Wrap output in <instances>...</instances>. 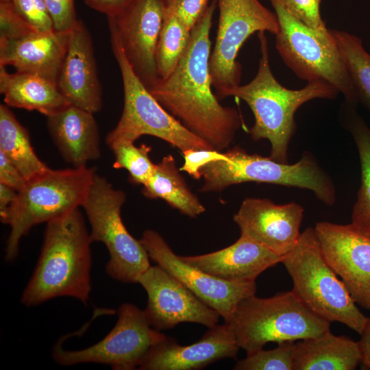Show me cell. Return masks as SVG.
Returning a JSON list of instances; mask_svg holds the SVG:
<instances>
[{"label": "cell", "mask_w": 370, "mask_h": 370, "mask_svg": "<svg viewBox=\"0 0 370 370\" xmlns=\"http://www.w3.org/2000/svg\"><path fill=\"white\" fill-rule=\"evenodd\" d=\"M165 12V0H134L116 14L107 16L110 39L119 45L148 90L159 79L156 52Z\"/></svg>", "instance_id": "obj_13"}, {"label": "cell", "mask_w": 370, "mask_h": 370, "mask_svg": "<svg viewBox=\"0 0 370 370\" xmlns=\"http://www.w3.org/2000/svg\"><path fill=\"white\" fill-rule=\"evenodd\" d=\"M69 32H32L14 40H0V66L37 75L55 83L66 52Z\"/></svg>", "instance_id": "obj_21"}, {"label": "cell", "mask_w": 370, "mask_h": 370, "mask_svg": "<svg viewBox=\"0 0 370 370\" xmlns=\"http://www.w3.org/2000/svg\"><path fill=\"white\" fill-rule=\"evenodd\" d=\"M331 30L345 63L358 102L370 111V54L357 36L342 30Z\"/></svg>", "instance_id": "obj_28"}, {"label": "cell", "mask_w": 370, "mask_h": 370, "mask_svg": "<svg viewBox=\"0 0 370 370\" xmlns=\"http://www.w3.org/2000/svg\"><path fill=\"white\" fill-rule=\"evenodd\" d=\"M224 153L228 161L212 162L200 169L204 183L199 191L221 192L232 185L255 182L307 189L329 206L336 201V188L332 178L311 153L304 152L294 164L279 162L270 156L250 154L239 146Z\"/></svg>", "instance_id": "obj_7"}, {"label": "cell", "mask_w": 370, "mask_h": 370, "mask_svg": "<svg viewBox=\"0 0 370 370\" xmlns=\"http://www.w3.org/2000/svg\"><path fill=\"white\" fill-rule=\"evenodd\" d=\"M279 24L275 48L284 64L307 82H325L341 93L345 103L358 102L345 63L331 29L315 30L292 16L278 0H269Z\"/></svg>", "instance_id": "obj_8"}, {"label": "cell", "mask_w": 370, "mask_h": 370, "mask_svg": "<svg viewBox=\"0 0 370 370\" xmlns=\"http://www.w3.org/2000/svg\"><path fill=\"white\" fill-rule=\"evenodd\" d=\"M94 114L70 105L47 116L49 134L63 159L81 167L101 156L100 136Z\"/></svg>", "instance_id": "obj_22"}, {"label": "cell", "mask_w": 370, "mask_h": 370, "mask_svg": "<svg viewBox=\"0 0 370 370\" xmlns=\"http://www.w3.org/2000/svg\"><path fill=\"white\" fill-rule=\"evenodd\" d=\"M110 40L122 77L123 108L116 127L106 135V143H134L149 135L163 140L182 153L189 149H214L162 106L135 75L119 45Z\"/></svg>", "instance_id": "obj_10"}, {"label": "cell", "mask_w": 370, "mask_h": 370, "mask_svg": "<svg viewBox=\"0 0 370 370\" xmlns=\"http://www.w3.org/2000/svg\"><path fill=\"white\" fill-rule=\"evenodd\" d=\"M18 191L11 186L0 183V219L2 221L14 202Z\"/></svg>", "instance_id": "obj_40"}, {"label": "cell", "mask_w": 370, "mask_h": 370, "mask_svg": "<svg viewBox=\"0 0 370 370\" xmlns=\"http://www.w3.org/2000/svg\"><path fill=\"white\" fill-rule=\"evenodd\" d=\"M358 341L361 353V364L366 369H370V318L367 317L365 328L360 334Z\"/></svg>", "instance_id": "obj_41"}, {"label": "cell", "mask_w": 370, "mask_h": 370, "mask_svg": "<svg viewBox=\"0 0 370 370\" xmlns=\"http://www.w3.org/2000/svg\"><path fill=\"white\" fill-rule=\"evenodd\" d=\"M210 0H165L166 9L177 15L192 29L209 5Z\"/></svg>", "instance_id": "obj_37"}, {"label": "cell", "mask_w": 370, "mask_h": 370, "mask_svg": "<svg viewBox=\"0 0 370 370\" xmlns=\"http://www.w3.org/2000/svg\"><path fill=\"white\" fill-rule=\"evenodd\" d=\"M137 283L147 294L144 312L156 330H169L182 323H198L208 328L218 324L220 314L159 265L151 266Z\"/></svg>", "instance_id": "obj_15"}, {"label": "cell", "mask_w": 370, "mask_h": 370, "mask_svg": "<svg viewBox=\"0 0 370 370\" xmlns=\"http://www.w3.org/2000/svg\"><path fill=\"white\" fill-rule=\"evenodd\" d=\"M112 151L114 161L113 167L124 169L129 173V180L134 184H145L151 177L155 164L150 159V146L142 144L136 147L134 143L118 141L108 145Z\"/></svg>", "instance_id": "obj_30"}, {"label": "cell", "mask_w": 370, "mask_h": 370, "mask_svg": "<svg viewBox=\"0 0 370 370\" xmlns=\"http://www.w3.org/2000/svg\"><path fill=\"white\" fill-rule=\"evenodd\" d=\"M92 243L79 208L47 222L40 256L21 303L31 307L71 297L86 304L92 289Z\"/></svg>", "instance_id": "obj_2"}, {"label": "cell", "mask_w": 370, "mask_h": 370, "mask_svg": "<svg viewBox=\"0 0 370 370\" xmlns=\"http://www.w3.org/2000/svg\"><path fill=\"white\" fill-rule=\"evenodd\" d=\"M281 263L293 280L292 291L307 308L330 323L339 322L362 333L367 317L325 260L314 227L301 233Z\"/></svg>", "instance_id": "obj_5"}, {"label": "cell", "mask_w": 370, "mask_h": 370, "mask_svg": "<svg viewBox=\"0 0 370 370\" xmlns=\"http://www.w3.org/2000/svg\"><path fill=\"white\" fill-rule=\"evenodd\" d=\"M304 208L295 203L276 204L269 199L246 198L233 220L241 234L284 256L300 236Z\"/></svg>", "instance_id": "obj_17"}, {"label": "cell", "mask_w": 370, "mask_h": 370, "mask_svg": "<svg viewBox=\"0 0 370 370\" xmlns=\"http://www.w3.org/2000/svg\"><path fill=\"white\" fill-rule=\"evenodd\" d=\"M356 108L345 103V125L356 145L360 165V185L351 223L370 237V129Z\"/></svg>", "instance_id": "obj_26"}, {"label": "cell", "mask_w": 370, "mask_h": 370, "mask_svg": "<svg viewBox=\"0 0 370 370\" xmlns=\"http://www.w3.org/2000/svg\"><path fill=\"white\" fill-rule=\"evenodd\" d=\"M217 1L212 0L193 27L187 49L173 72L149 89L151 94L192 133L223 151L243 125L239 112L224 106L212 91L210 38Z\"/></svg>", "instance_id": "obj_1"}, {"label": "cell", "mask_w": 370, "mask_h": 370, "mask_svg": "<svg viewBox=\"0 0 370 370\" xmlns=\"http://www.w3.org/2000/svg\"><path fill=\"white\" fill-rule=\"evenodd\" d=\"M96 170L87 166L51 169L26 180L5 218L10 226L5 258L14 260L21 238L35 225L47 223L82 206Z\"/></svg>", "instance_id": "obj_4"}, {"label": "cell", "mask_w": 370, "mask_h": 370, "mask_svg": "<svg viewBox=\"0 0 370 370\" xmlns=\"http://www.w3.org/2000/svg\"><path fill=\"white\" fill-rule=\"evenodd\" d=\"M57 32H69L78 23L75 0H43Z\"/></svg>", "instance_id": "obj_35"}, {"label": "cell", "mask_w": 370, "mask_h": 370, "mask_svg": "<svg viewBox=\"0 0 370 370\" xmlns=\"http://www.w3.org/2000/svg\"><path fill=\"white\" fill-rule=\"evenodd\" d=\"M26 180L16 166L0 151V183L12 187L17 191Z\"/></svg>", "instance_id": "obj_38"}, {"label": "cell", "mask_w": 370, "mask_h": 370, "mask_svg": "<svg viewBox=\"0 0 370 370\" xmlns=\"http://www.w3.org/2000/svg\"><path fill=\"white\" fill-rule=\"evenodd\" d=\"M224 323L247 354L269 342H295L330 330V322L307 308L292 291L267 298L248 297Z\"/></svg>", "instance_id": "obj_6"}, {"label": "cell", "mask_w": 370, "mask_h": 370, "mask_svg": "<svg viewBox=\"0 0 370 370\" xmlns=\"http://www.w3.org/2000/svg\"><path fill=\"white\" fill-rule=\"evenodd\" d=\"M125 200L124 191L96 173L82 207L90 225L92 241L103 243L109 252L108 275L121 282L137 283L139 276L151 267L150 258L122 221L121 212Z\"/></svg>", "instance_id": "obj_9"}, {"label": "cell", "mask_w": 370, "mask_h": 370, "mask_svg": "<svg viewBox=\"0 0 370 370\" xmlns=\"http://www.w3.org/2000/svg\"><path fill=\"white\" fill-rule=\"evenodd\" d=\"M118 319L110 332L96 344L79 350H65L56 345L54 360L63 366L100 363L116 370H132L139 367L153 345L166 336L149 324L144 310L130 303L118 309Z\"/></svg>", "instance_id": "obj_12"}, {"label": "cell", "mask_w": 370, "mask_h": 370, "mask_svg": "<svg viewBox=\"0 0 370 370\" xmlns=\"http://www.w3.org/2000/svg\"><path fill=\"white\" fill-rule=\"evenodd\" d=\"M34 31L20 16L12 2L0 1V40H14Z\"/></svg>", "instance_id": "obj_34"}, {"label": "cell", "mask_w": 370, "mask_h": 370, "mask_svg": "<svg viewBox=\"0 0 370 370\" xmlns=\"http://www.w3.org/2000/svg\"><path fill=\"white\" fill-rule=\"evenodd\" d=\"M284 9L297 21L315 30L327 27L320 14L322 0H278Z\"/></svg>", "instance_id": "obj_33"}, {"label": "cell", "mask_w": 370, "mask_h": 370, "mask_svg": "<svg viewBox=\"0 0 370 370\" xmlns=\"http://www.w3.org/2000/svg\"><path fill=\"white\" fill-rule=\"evenodd\" d=\"M260 58L255 77L247 84L227 91L224 97H234L245 102L251 109L254 123L249 130L254 141L267 139L271 144L270 157L288 163V151L296 131L295 114L304 103L314 99H335L338 90L323 81L307 82L302 88L292 90L283 86L272 73L267 38L258 33Z\"/></svg>", "instance_id": "obj_3"}, {"label": "cell", "mask_w": 370, "mask_h": 370, "mask_svg": "<svg viewBox=\"0 0 370 370\" xmlns=\"http://www.w3.org/2000/svg\"><path fill=\"white\" fill-rule=\"evenodd\" d=\"M361 360L358 341L330 330L295 343L293 370H354Z\"/></svg>", "instance_id": "obj_23"}, {"label": "cell", "mask_w": 370, "mask_h": 370, "mask_svg": "<svg viewBox=\"0 0 370 370\" xmlns=\"http://www.w3.org/2000/svg\"><path fill=\"white\" fill-rule=\"evenodd\" d=\"M180 258L211 275L231 282L256 281L263 271L282 260V256L243 234L224 249Z\"/></svg>", "instance_id": "obj_20"}, {"label": "cell", "mask_w": 370, "mask_h": 370, "mask_svg": "<svg viewBox=\"0 0 370 370\" xmlns=\"http://www.w3.org/2000/svg\"><path fill=\"white\" fill-rule=\"evenodd\" d=\"M56 84L71 105L92 114L101 110L102 89L92 40L80 20L69 33L67 49Z\"/></svg>", "instance_id": "obj_18"}, {"label": "cell", "mask_w": 370, "mask_h": 370, "mask_svg": "<svg viewBox=\"0 0 370 370\" xmlns=\"http://www.w3.org/2000/svg\"><path fill=\"white\" fill-rule=\"evenodd\" d=\"M11 0H0V1H10Z\"/></svg>", "instance_id": "obj_42"}, {"label": "cell", "mask_w": 370, "mask_h": 370, "mask_svg": "<svg viewBox=\"0 0 370 370\" xmlns=\"http://www.w3.org/2000/svg\"><path fill=\"white\" fill-rule=\"evenodd\" d=\"M140 241L150 259L216 310L224 322L230 319L243 299L256 294V281L231 282L206 273L175 254L156 231L145 230Z\"/></svg>", "instance_id": "obj_14"}, {"label": "cell", "mask_w": 370, "mask_h": 370, "mask_svg": "<svg viewBox=\"0 0 370 370\" xmlns=\"http://www.w3.org/2000/svg\"><path fill=\"white\" fill-rule=\"evenodd\" d=\"M179 171L172 155L163 157L155 164L151 177L143 186L142 194L149 199H162L182 214L196 218L206 208L190 190Z\"/></svg>", "instance_id": "obj_25"}, {"label": "cell", "mask_w": 370, "mask_h": 370, "mask_svg": "<svg viewBox=\"0 0 370 370\" xmlns=\"http://www.w3.org/2000/svg\"><path fill=\"white\" fill-rule=\"evenodd\" d=\"M219 23L210 58V73L217 97L241 85L242 66L237 60L245 41L256 32L276 35L277 16L259 0H216Z\"/></svg>", "instance_id": "obj_11"}, {"label": "cell", "mask_w": 370, "mask_h": 370, "mask_svg": "<svg viewBox=\"0 0 370 370\" xmlns=\"http://www.w3.org/2000/svg\"><path fill=\"white\" fill-rule=\"evenodd\" d=\"M191 30L166 9L156 52L159 78H166L175 69L189 44Z\"/></svg>", "instance_id": "obj_29"}, {"label": "cell", "mask_w": 370, "mask_h": 370, "mask_svg": "<svg viewBox=\"0 0 370 370\" xmlns=\"http://www.w3.org/2000/svg\"><path fill=\"white\" fill-rule=\"evenodd\" d=\"M295 343L285 341L269 350L261 349L238 361L235 370H293Z\"/></svg>", "instance_id": "obj_31"}, {"label": "cell", "mask_w": 370, "mask_h": 370, "mask_svg": "<svg viewBox=\"0 0 370 370\" xmlns=\"http://www.w3.org/2000/svg\"><path fill=\"white\" fill-rule=\"evenodd\" d=\"M20 16L39 32L54 31L53 21L43 0H11Z\"/></svg>", "instance_id": "obj_32"}, {"label": "cell", "mask_w": 370, "mask_h": 370, "mask_svg": "<svg viewBox=\"0 0 370 370\" xmlns=\"http://www.w3.org/2000/svg\"><path fill=\"white\" fill-rule=\"evenodd\" d=\"M240 347L225 323L217 324L197 342L182 345L165 336L148 350L138 369L197 370L223 358H236Z\"/></svg>", "instance_id": "obj_19"}, {"label": "cell", "mask_w": 370, "mask_h": 370, "mask_svg": "<svg viewBox=\"0 0 370 370\" xmlns=\"http://www.w3.org/2000/svg\"><path fill=\"white\" fill-rule=\"evenodd\" d=\"M0 151L16 166L25 180L49 167L36 155L29 132L7 105H0Z\"/></svg>", "instance_id": "obj_27"}, {"label": "cell", "mask_w": 370, "mask_h": 370, "mask_svg": "<svg viewBox=\"0 0 370 370\" xmlns=\"http://www.w3.org/2000/svg\"><path fill=\"white\" fill-rule=\"evenodd\" d=\"M184 162L180 171L186 172L195 180H199L201 176L200 169L210 162L225 160L229 158L223 151L215 149H189L182 152Z\"/></svg>", "instance_id": "obj_36"}, {"label": "cell", "mask_w": 370, "mask_h": 370, "mask_svg": "<svg viewBox=\"0 0 370 370\" xmlns=\"http://www.w3.org/2000/svg\"><path fill=\"white\" fill-rule=\"evenodd\" d=\"M314 229L327 263L356 304L370 310V237L352 223L321 221Z\"/></svg>", "instance_id": "obj_16"}, {"label": "cell", "mask_w": 370, "mask_h": 370, "mask_svg": "<svg viewBox=\"0 0 370 370\" xmlns=\"http://www.w3.org/2000/svg\"><path fill=\"white\" fill-rule=\"evenodd\" d=\"M0 92L8 106L36 110L46 116L71 105L56 83L32 73H10L5 66H0Z\"/></svg>", "instance_id": "obj_24"}, {"label": "cell", "mask_w": 370, "mask_h": 370, "mask_svg": "<svg viewBox=\"0 0 370 370\" xmlns=\"http://www.w3.org/2000/svg\"><path fill=\"white\" fill-rule=\"evenodd\" d=\"M134 0H84L90 8L110 16L116 14Z\"/></svg>", "instance_id": "obj_39"}]
</instances>
